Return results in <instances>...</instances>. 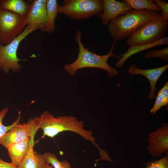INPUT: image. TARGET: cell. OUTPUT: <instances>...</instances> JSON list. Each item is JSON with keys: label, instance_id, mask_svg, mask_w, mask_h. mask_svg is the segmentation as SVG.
<instances>
[{"label": "cell", "instance_id": "obj_14", "mask_svg": "<svg viewBox=\"0 0 168 168\" xmlns=\"http://www.w3.org/2000/svg\"><path fill=\"white\" fill-rule=\"evenodd\" d=\"M168 44V37L166 36L155 42L148 44L130 46L127 50L124 53L117 56L119 59L116 63V66L118 68H121L125 61L132 56L141 51L162 45H167Z\"/></svg>", "mask_w": 168, "mask_h": 168}, {"label": "cell", "instance_id": "obj_27", "mask_svg": "<svg viewBox=\"0 0 168 168\" xmlns=\"http://www.w3.org/2000/svg\"><path fill=\"white\" fill-rule=\"evenodd\" d=\"M1 40H0V46L1 45Z\"/></svg>", "mask_w": 168, "mask_h": 168}, {"label": "cell", "instance_id": "obj_19", "mask_svg": "<svg viewBox=\"0 0 168 168\" xmlns=\"http://www.w3.org/2000/svg\"><path fill=\"white\" fill-rule=\"evenodd\" d=\"M168 104V82H166L163 86L158 91L154 104L150 110L152 115L163 106Z\"/></svg>", "mask_w": 168, "mask_h": 168}, {"label": "cell", "instance_id": "obj_5", "mask_svg": "<svg viewBox=\"0 0 168 168\" xmlns=\"http://www.w3.org/2000/svg\"><path fill=\"white\" fill-rule=\"evenodd\" d=\"M101 0H63L59 5L58 13L76 20L88 19L103 11Z\"/></svg>", "mask_w": 168, "mask_h": 168}, {"label": "cell", "instance_id": "obj_4", "mask_svg": "<svg viewBox=\"0 0 168 168\" xmlns=\"http://www.w3.org/2000/svg\"><path fill=\"white\" fill-rule=\"evenodd\" d=\"M168 29V21L160 13L141 26L126 40L130 46L148 44L166 37Z\"/></svg>", "mask_w": 168, "mask_h": 168}, {"label": "cell", "instance_id": "obj_24", "mask_svg": "<svg viewBox=\"0 0 168 168\" xmlns=\"http://www.w3.org/2000/svg\"><path fill=\"white\" fill-rule=\"evenodd\" d=\"M153 1L161 10L160 14L163 17L168 21V3L166 2L161 0H154Z\"/></svg>", "mask_w": 168, "mask_h": 168}, {"label": "cell", "instance_id": "obj_23", "mask_svg": "<svg viewBox=\"0 0 168 168\" xmlns=\"http://www.w3.org/2000/svg\"><path fill=\"white\" fill-rule=\"evenodd\" d=\"M146 168H168V154L156 161L148 162Z\"/></svg>", "mask_w": 168, "mask_h": 168}, {"label": "cell", "instance_id": "obj_17", "mask_svg": "<svg viewBox=\"0 0 168 168\" xmlns=\"http://www.w3.org/2000/svg\"><path fill=\"white\" fill-rule=\"evenodd\" d=\"M29 4L23 0H0V8L21 15H26Z\"/></svg>", "mask_w": 168, "mask_h": 168}, {"label": "cell", "instance_id": "obj_25", "mask_svg": "<svg viewBox=\"0 0 168 168\" xmlns=\"http://www.w3.org/2000/svg\"><path fill=\"white\" fill-rule=\"evenodd\" d=\"M0 168H17V167L12 162H6L0 158Z\"/></svg>", "mask_w": 168, "mask_h": 168}, {"label": "cell", "instance_id": "obj_21", "mask_svg": "<svg viewBox=\"0 0 168 168\" xmlns=\"http://www.w3.org/2000/svg\"><path fill=\"white\" fill-rule=\"evenodd\" d=\"M8 109L5 108L0 111V139L7 132L12 128L16 124L19 123L21 118L20 112H18V115L16 120L12 124L5 126L2 123L3 120L8 111Z\"/></svg>", "mask_w": 168, "mask_h": 168}, {"label": "cell", "instance_id": "obj_6", "mask_svg": "<svg viewBox=\"0 0 168 168\" xmlns=\"http://www.w3.org/2000/svg\"><path fill=\"white\" fill-rule=\"evenodd\" d=\"M27 25L26 15H21L0 8V39L6 45L19 35Z\"/></svg>", "mask_w": 168, "mask_h": 168}, {"label": "cell", "instance_id": "obj_3", "mask_svg": "<svg viewBox=\"0 0 168 168\" xmlns=\"http://www.w3.org/2000/svg\"><path fill=\"white\" fill-rule=\"evenodd\" d=\"M159 13L147 10L132 9L110 21L108 27L109 34L116 41L128 38Z\"/></svg>", "mask_w": 168, "mask_h": 168}, {"label": "cell", "instance_id": "obj_22", "mask_svg": "<svg viewBox=\"0 0 168 168\" xmlns=\"http://www.w3.org/2000/svg\"><path fill=\"white\" fill-rule=\"evenodd\" d=\"M144 57L146 59L152 58H160L165 61H168V47H167L162 49L157 50L153 49L147 51L144 54Z\"/></svg>", "mask_w": 168, "mask_h": 168}, {"label": "cell", "instance_id": "obj_16", "mask_svg": "<svg viewBox=\"0 0 168 168\" xmlns=\"http://www.w3.org/2000/svg\"><path fill=\"white\" fill-rule=\"evenodd\" d=\"M57 0H47L46 4V19L44 31L52 34L55 31V20L58 13Z\"/></svg>", "mask_w": 168, "mask_h": 168}, {"label": "cell", "instance_id": "obj_7", "mask_svg": "<svg viewBox=\"0 0 168 168\" xmlns=\"http://www.w3.org/2000/svg\"><path fill=\"white\" fill-rule=\"evenodd\" d=\"M35 30L29 28L26 26L22 32L8 44L0 46V69L6 73L11 71L13 72L19 71L21 66L19 62L26 61V59H20L17 57V52L20 43L27 36Z\"/></svg>", "mask_w": 168, "mask_h": 168}, {"label": "cell", "instance_id": "obj_18", "mask_svg": "<svg viewBox=\"0 0 168 168\" xmlns=\"http://www.w3.org/2000/svg\"><path fill=\"white\" fill-rule=\"evenodd\" d=\"M132 9L136 10H147L160 13L161 11L159 7L152 0H123Z\"/></svg>", "mask_w": 168, "mask_h": 168}, {"label": "cell", "instance_id": "obj_2", "mask_svg": "<svg viewBox=\"0 0 168 168\" xmlns=\"http://www.w3.org/2000/svg\"><path fill=\"white\" fill-rule=\"evenodd\" d=\"M82 32L78 30L76 32L75 39L78 44L79 52L76 60L73 62L64 65V69L70 76H74L79 69L86 68H96L106 71L109 77L117 76L119 72L111 67L107 61L110 57H115L113 53L116 40L114 41L109 52L104 55H98L91 52L86 48L82 40Z\"/></svg>", "mask_w": 168, "mask_h": 168}, {"label": "cell", "instance_id": "obj_20", "mask_svg": "<svg viewBox=\"0 0 168 168\" xmlns=\"http://www.w3.org/2000/svg\"><path fill=\"white\" fill-rule=\"evenodd\" d=\"M43 156L49 165L50 164L54 168H72L70 163L67 160L59 161L56 155L50 152H46Z\"/></svg>", "mask_w": 168, "mask_h": 168}, {"label": "cell", "instance_id": "obj_13", "mask_svg": "<svg viewBox=\"0 0 168 168\" xmlns=\"http://www.w3.org/2000/svg\"><path fill=\"white\" fill-rule=\"evenodd\" d=\"M34 140L30 139L29 149L17 168H46L49 165L44 159L43 155L37 153L34 150Z\"/></svg>", "mask_w": 168, "mask_h": 168}, {"label": "cell", "instance_id": "obj_10", "mask_svg": "<svg viewBox=\"0 0 168 168\" xmlns=\"http://www.w3.org/2000/svg\"><path fill=\"white\" fill-rule=\"evenodd\" d=\"M34 122L33 118L26 123L17 124L0 139V144L7 149L13 143L30 139Z\"/></svg>", "mask_w": 168, "mask_h": 168}, {"label": "cell", "instance_id": "obj_11", "mask_svg": "<svg viewBox=\"0 0 168 168\" xmlns=\"http://www.w3.org/2000/svg\"><path fill=\"white\" fill-rule=\"evenodd\" d=\"M103 9L102 12L98 15L102 24L108 25L111 20L122 15L132 9L126 2L115 0H103Z\"/></svg>", "mask_w": 168, "mask_h": 168}, {"label": "cell", "instance_id": "obj_1", "mask_svg": "<svg viewBox=\"0 0 168 168\" xmlns=\"http://www.w3.org/2000/svg\"><path fill=\"white\" fill-rule=\"evenodd\" d=\"M36 122L38 128H41L43 131V138L45 136L54 138L61 132H72L92 142L99 150L100 156L105 153L96 143L92 132L85 129L83 122L78 120L76 117L61 116L56 118L48 111H45L40 117H36Z\"/></svg>", "mask_w": 168, "mask_h": 168}, {"label": "cell", "instance_id": "obj_9", "mask_svg": "<svg viewBox=\"0 0 168 168\" xmlns=\"http://www.w3.org/2000/svg\"><path fill=\"white\" fill-rule=\"evenodd\" d=\"M47 0H34L29 4L26 15L27 25L29 28L42 30L46 19Z\"/></svg>", "mask_w": 168, "mask_h": 168}, {"label": "cell", "instance_id": "obj_8", "mask_svg": "<svg viewBox=\"0 0 168 168\" xmlns=\"http://www.w3.org/2000/svg\"><path fill=\"white\" fill-rule=\"evenodd\" d=\"M147 149L155 157H160L168 151V124L163 123L161 127L154 131L149 133Z\"/></svg>", "mask_w": 168, "mask_h": 168}, {"label": "cell", "instance_id": "obj_15", "mask_svg": "<svg viewBox=\"0 0 168 168\" xmlns=\"http://www.w3.org/2000/svg\"><path fill=\"white\" fill-rule=\"evenodd\" d=\"M30 139L13 143L7 148L11 162L17 166L26 154L29 149Z\"/></svg>", "mask_w": 168, "mask_h": 168}, {"label": "cell", "instance_id": "obj_26", "mask_svg": "<svg viewBox=\"0 0 168 168\" xmlns=\"http://www.w3.org/2000/svg\"><path fill=\"white\" fill-rule=\"evenodd\" d=\"M46 168H53V167L52 166H49V165Z\"/></svg>", "mask_w": 168, "mask_h": 168}, {"label": "cell", "instance_id": "obj_12", "mask_svg": "<svg viewBox=\"0 0 168 168\" xmlns=\"http://www.w3.org/2000/svg\"><path fill=\"white\" fill-rule=\"evenodd\" d=\"M168 64L156 68L144 69L137 68L135 65L133 64L129 66L127 70L129 74L142 75L147 78L150 85L151 91L147 96L148 99L152 100L154 99L155 91L156 90V82L162 74L168 69Z\"/></svg>", "mask_w": 168, "mask_h": 168}]
</instances>
